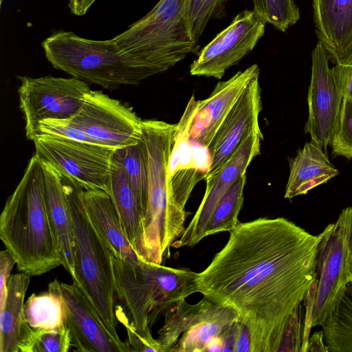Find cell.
<instances>
[{"label": "cell", "instance_id": "cell-1", "mask_svg": "<svg viewBox=\"0 0 352 352\" xmlns=\"http://www.w3.org/2000/svg\"><path fill=\"white\" fill-rule=\"evenodd\" d=\"M196 278L197 292L236 311L251 352H278L289 320L316 280L320 234L283 218L240 223Z\"/></svg>", "mask_w": 352, "mask_h": 352}, {"label": "cell", "instance_id": "cell-2", "mask_svg": "<svg viewBox=\"0 0 352 352\" xmlns=\"http://www.w3.org/2000/svg\"><path fill=\"white\" fill-rule=\"evenodd\" d=\"M0 239L18 270L30 276L61 265L45 205L43 166L35 154L6 202L0 217Z\"/></svg>", "mask_w": 352, "mask_h": 352}, {"label": "cell", "instance_id": "cell-3", "mask_svg": "<svg viewBox=\"0 0 352 352\" xmlns=\"http://www.w3.org/2000/svg\"><path fill=\"white\" fill-rule=\"evenodd\" d=\"M177 124L142 120V140L148 163V201L140 257L162 264L185 230L187 213L175 201L168 182V165Z\"/></svg>", "mask_w": 352, "mask_h": 352}, {"label": "cell", "instance_id": "cell-4", "mask_svg": "<svg viewBox=\"0 0 352 352\" xmlns=\"http://www.w3.org/2000/svg\"><path fill=\"white\" fill-rule=\"evenodd\" d=\"M111 252L118 305L140 335L154 340L153 324L161 313L197 292V273L142 258L131 261Z\"/></svg>", "mask_w": 352, "mask_h": 352}, {"label": "cell", "instance_id": "cell-5", "mask_svg": "<svg viewBox=\"0 0 352 352\" xmlns=\"http://www.w3.org/2000/svg\"><path fill=\"white\" fill-rule=\"evenodd\" d=\"M41 46L55 69L105 89L137 85L155 75L145 64L121 50L113 38L91 40L59 30L45 38Z\"/></svg>", "mask_w": 352, "mask_h": 352}, {"label": "cell", "instance_id": "cell-6", "mask_svg": "<svg viewBox=\"0 0 352 352\" xmlns=\"http://www.w3.org/2000/svg\"><path fill=\"white\" fill-rule=\"evenodd\" d=\"M60 175L75 236L73 283L90 301L113 337L122 342L117 333V296L111 252L86 212L80 195L81 186L73 179Z\"/></svg>", "mask_w": 352, "mask_h": 352}, {"label": "cell", "instance_id": "cell-7", "mask_svg": "<svg viewBox=\"0 0 352 352\" xmlns=\"http://www.w3.org/2000/svg\"><path fill=\"white\" fill-rule=\"evenodd\" d=\"M190 0H160L144 16L112 38L121 50L164 72L197 50L190 34Z\"/></svg>", "mask_w": 352, "mask_h": 352}, {"label": "cell", "instance_id": "cell-8", "mask_svg": "<svg viewBox=\"0 0 352 352\" xmlns=\"http://www.w3.org/2000/svg\"><path fill=\"white\" fill-rule=\"evenodd\" d=\"M239 320L235 310L206 297L196 304L184 299L164 312L157 340L163 352L226 351L228 338Z\"/></svg>", "mask_w": 352, "mask_h": 352}, {"label": "cell", "instance_id": "cell-9", "mask_svg": "<svg viewBox=\"0 0 352 352\" xmlns=\"http://www.w3.org/2000/svg\"><path fill=\"white\" fill-rule=\"evenodd\" d=\"M17 78L21 81L18 93L25 122V135L33 142L38 136L41 121L71 119L78 113L91 91L86 82L74 77Z\"/></svg>", "mask_w": 352, "mask_h": 352}, {"label": "cell", "instance_id": "cell-10", "mask_svg": "<svg viewBox=\"0 0 352 352\" xmlns=\"http://www.w3.org/2000/svg\"><path fill=\"white\" fill-rule=\"evenodd\" d=\"M35 155L86 190L109 193L112 155L116 149L102 145L40 135Z\"/></svg>", "mask_w": 352, "mask_h": 352}, {"label": "cell", "instance_id": "cell-11", "mask_svg": "<svg viewBox=\"0 0 352 352\" xmlns=\"http://www.w3.org/2000/svg\"><path fill=\"white\" fill-rule=\"evenodd\" d=\"M351 216V207L343 209L336 221L319 234L312 327L321 326L328 319L348 286L347 239Z\"/></svg>", "mask_w": 352, "mask_h": 352}, {"label": "cell", "instance_id": "cell-12", "mask_svg": "<svg viewBox=\"0 0 352 352\" xmlns=\"http://www.w3.org/2000/svg\"><path fill=\"white\" fill-rule=\"evenodd\" d=\"M65 121L97 144L113 149L135 144L142 135V120L133 108L101 91L91 90L78 113Z\"/></svg>", "mask_w": 352, "mask_h": 352}, {"label": "cell", "instance_id": "cell-13", "mask_svg": "<svg viewBox=\"0 0 352 352\" xmlns=\"http://www.w3.org/2000/svg\"><path fill=\"white\" fill-rule=\"evenodd\" d=\"M266 23L254 10L239 13L200 51L190 67V75L221 79L227 69L252 51L263 36Z\"/></svg>", "mask_w": 352, "mask_h": 352}, {"label": "cell", "instance_id": "cell-14", "mask_svg": "<svg viewBox=\"0 0 352 352\" xmlns=\"http://www.w3.org/2000/svg\"><path fill=\"white\" fill-rule=\"evenodd\" d=\"M311 74L308 89V119L305 131L312 141L327 149L334 133L343 99L322 45L318 42L311 54Z\"/></svg>", "mask_w": 352, "mask_h": 352}, {"label": "cell", "instance_id": "cell-15", "mask_svg": "<svg viewBox=\"0 0 352 352\" xmlns=\"http://www.w3.org/2000/svg\"><path fill=\"white\" fill-rule=\"evenodd\" d=\"M263 133L253 132L239 144L230 158L213 176L206 177L202 201L174 248L193 247L205 237V232L215 207L233 184L245 173L254 157L261 154Z\"/></svg>", "mask_w": 352, "mask_h": 352}, {"label": "cell", "instance_id": "cell-16", "mask_svg": "<svg viewBox=\"0 0 352 352\" xmlns=\"http://www.w3.org/2000/svg\"><path fill=\"white\" fill-rule=\"evenodd\" d=\"M259 74L247 85L217 130L209 147L210 163L205 179L215 175L250 133H262L258 116L262 110Z\"/></svg>", "mask_w": 352, "mask_h": 352}, {"label": "cell", "instance_id": "cell-17", "mask_svg": "<svg viewBox=\"0 0 352 352\" xmlns=\"http://www.w3.org/2000/svg\"><path fill=\"white\" fill-rule=\"evenodd\" d=\"M60 292L72 346L82 352H131L126 342H118L108 330L90 301L73 283L60 282Z\"/></svg>", "mask_w": 352, "mask_h": 352}, {"label": "cell", "instance_id": "cell-18", "mask_svg": "<svg viewBox=\"0 0 352 352\" xmlns=\"http://www.w3.org/2000/svg\"><path fill=\"white\" fill-rule=\"evenodd\" d=\"M260 69L254 64L236 72L226 81H220L208 98L189 100L191 114L188 126V140L192 144L208 148L217 130L232 106L250 81Z\"/></svg>", "mask_w": 352, "mask_h": 352}, {"label": "cell", "instance_id": "cell-19", "mask_svg": "<svg viewBox=\"0 0 352 352\" xmlns=\"http://www.w3.org/2000/svg\"><path fill=\"white\" fill-rule=\"evenodd\" d=\"M315 30L333 64L352 60V0H312Z\"/></svg>", "mask_w": 352, "mask_h": 352}, {"label": "cell", "instance_id": "cell-20", "mask_svg": "<svg viewBox=\"0 0 352 352\" xmlns=\"http://www.w3.org/2000/svg\"><path fill=\"white\" fill-rule=\"evenodd\" d=\"M41 162L43 170L45 205L57 242L61 265L73 277L75 267V236L65 188L60 173L47 162L42 160Z\"/></svg>", "mask_w": 352, "mask_h": 352}, {"label": "cell", "instance_id": "cell-21", "mask_svg": "<svg viewBox=\"0 0 352 352\" xmlns=\"http://www.w3.org/2000/svg\"><path fill=\"white\" fill-rule=\"evenodd\" d=\"M80 195L88 217L111 251L129 261H138L140 257L126 237L120 217L109 193L81 187Z\"/></svg>", "mask_w": 352, "mask_h": 352}, {"label": "cell", "instance_id": "cell-22", "mask_svg": "<svg viewBox=\"0 0 352 352\" xmlns=\"http://www.w3.org/2000/svg\"><path fill=\"white\" fill-rule=\"evenodd\" d=\"M30 278L21 272L9 278L7 298L0 309V352H21L33 330L24 315Z\"/></svg>", "mask_w": 352, "mask_h": 352}, {"label": "cell", "instance_id": "cell-23", "mask_svg": "<svg viewBox=\"0 0 352 352\" xmlns=\"http://www.w3.org/2000/svg\"><path fill=\"white\" fill-rule=\"evenodd\" d=\"M289 175L284 197L292 199L309 190L338 175L323 148L311 140L290 160Z\"/></svg>", "mask_w": 352, "mask_h": 352}, {"label": "cell", "instance_id": "cell-24", "mask_svg": "<svg viewBox=\"0 0 352 352\" xmlns=\"http://www.w3.org/2000/svg\"><path fill=\"white\" fill-rule=\"evenodd\" d=\"M197 165L189 142L187 129L177 124L168 165V182L173 197L183 209L196 184L205 175Z\"/></svg>", "mask_w": 352, "mask_h": 352}, {"label": "cell", "instance_id": "cell-25", "mask_svg": "<svg viewBox=\"0 0 352 352\" xmlns=\"http://www.w3.org/2000/svg\"><path fill=\"white\" fill-rule=\"evenodd\" d=\"M109 193L119 213L126 237L140 257L144 216L124 166L113 157Z\"/></svg>", "mask_w": 352, "mask_h": 352}, {"label": "cell", "instance_id": "cell-26", "mask_svg": "<svg viewBox=\"0 0 352 352\" xmlns=\"http://www.w3.org/2000/svg\"><path fill=\"white\" fill-rule=\"evenodd\" d=\"M25 320L33 330L56 328L65 323V311L56 278L46 292L32 294L24 304Z\"/></svg>", "mask_w": 352, "mask_h": 352}, {"label": "cell", "instance_id": "cell-27", "mask_svg": "<svg viewBox=\"0 0 352 352\" xmlns=\"http://www.w3.org/2000/svg\"><path fill=\"white\" fill-rule=\"evenodd\" d=\"M320 327L328 352H352V283Z\"/></svg>", "mask_w": 352, "mask_h": 352}, {"label": "cell", "instance_id": "cell-28", "mask_svg": "<svg viewBox=\"0 0 352 352\" xmlns=\"http://www.w3.org/2000/svg\"><path fill=\"white\" fill-rule=\"evenodd\" d=\"M112 157L124 166L144 219L148 201V163L142 138L135 144L116 149Z\"/></svg>", "mask_w": 352, "mask_h": 352}, {"label": "cell", "instance_id": "cell-29", "mask_svg": "<svg viewBox=\"0 0 352 352\" xmlns=\"http://www.w3.org/2000/svg\"><path fill=\"white\" fill-rule=\"evenodd\" d=\"M245 173L242 175L220 199L208 223L205 237L222 232H230L239 222L238 215L243 203Z\"/></svg>", "mask_w": 352, "mask_h": 352}, {"label": "cell", "instance_id": "cell-30", "mask_svg": "<svg viewBox=\"0 0 352 352\" xmlns=\"http://www.w3.org/2000/svg\"><path fill=\"white\" fill-rule=\"evenodd\" d=\"M253 10L275 29L286 32L300 19V12L294 0H252Z\"/></svg>", "mask_w": 352, "mask_h": 352}, {"label": "cell", "instance_id": "cell-31", "mask_svg": "<svg viewBox=\"0 0 352 352\" xmlns=\"http://www.w3.org/2000/svg\"><path fill=\"white\" fill-rule=\"evenodd\" d=\"M71 347L70 333L64 323L54 329L32 330L21 352H67Z\"/></svg>", "mask_w": 352, "mask_h": 352}, {"label": "cell", "instance_id": "cell-32", "mask_svg": "<svg viewBox=\"0 0 352 352\" xmlns=\"http://www.w3.org/2000/svg\"><path fill=\"white\" fill-rule=\"evenodd\" d=\"M330 144L335 156L352 159V100L342 99L338 123Z\"/></svg>", "mask_w": 352, "mask_h": 352}, {"label": "cell", "instance_id": "cell-33", "mask_svg": "<svg viewBox=\"0 0 352 352\" xmlns=\"http://www.w3.org/2000/svg\"><path fill=\"white\" fill-rule=\"evenodd\" d=\"M229 0H190L188 26L192 40L197 43L208 21L223 10Z\"/></svg>", "mask_w": 352, "mask_h": 352}, {"label": "cell", "instance_id": "cell-34", "mask_svg": "<svg viewBox=\"0 0 352 352\" xmlns=\"http://www.w3.org/2000/svg\"><path fill=\"white\" fill-rule=\"evenodd\" d=\"M40 135L97 144L84 132L72 126L65 120L50 119L41 121L38 128V135Z\"/></svg>", "mask_w": 352, "mask_h": 352}, {"label": "cell", "instance_id": "cell-35", "mask_svg": "<svg viewBox=\"0 0 352 352\" xmlns=\"http://www.w3.org/2000/svg\"><path fill=\"white\" fill-rule=\"evenodd\" d=\"M304 305H300L292 315L278 351L300 352L304 328Z\"/></svg>", "mask_w": 352, "mask_h": 352}, {"label": "cell", "instance_id": "cell-36", "mask_svg": "<svg viewBox=\"0 0 352 352\" xmlns=\"http://www.w3.org/2000/svg\"><path fill=\"white\" fill-rule=\"evenodd\" d=\"M117 320L122 324L127 332V344L131 352H163V348L157 339L148 340L140 335L133 325L129 321L120 306L116 307Z\"/></svg>", "mask_w": 352, "mask_h": 352}, {"label": "cell", "instance_id": "cell-37", "mask_svg": "<svg viewBox=\"0 0 352 352\" xmlns=\"http://www.w3.org/2000/svg\"><path fill=\"white\" fill-rule=\"evenodd\" d=\"M16 261L8 250L0 253V309L3 307L8 295V283Z\"/></svg>", "mask_w": 352, "mask_h": 352}, {"label": "cell", "instance_id": "cell-38", "mask_svg": "<svg viewBox=\"0 0 352 352\" xmlns=\"http://www.w3.org/2000/svg\"><path fill=\"white\" fill-rule=\"evenodd\" d=\"M331 70L342 91L343 98L352 100V60L346 63L335 64Z\"/></svg>", "mask_w": 352, "mask_h": 352}, {"label": "cell", "instance_id": "cell-39", "mask_svg": "<svg viewBox=\"0 0 352 352\" xmlns=\"http://www.w3.org/2000/svg\"><path fill=\"white\" fill-rule=\"evenodd\" d=\"M328 352L322 331H318L309 338L306 352Z\"/></svg>", "mask_w": 352, "mask_h": 352}, {"label": "cell", "instance_id": "cell-40", "mask_svg": "<svg viewBox=\"0 0 352 352\" xmlns=\"http://www.w3.org/2000/svg\"><path fill=\"white\" fill-rule=\"evenodd\" d=\"M96 0H69L71 12L76 16L84 15Z\"/></svg>", "mask_w": 352, "mask_h": 352}, {"label": "cell", "instance_id": "cell-41", "mask_svg": "<svg viewBox=\"0 0 352 352\" xmlns=\"http://www.w3.org/2000/svg\"><path fill=\"white\" fill-rule=\"evenodd\" d=\"M346 276L349 283H352V216L348 231Z\"/></svg>", "mask_w": 352, "mask_h": 352}, {"label": "cell", "instance_id": "cell-42", "mask_svg": "<svg viewBox=\"0 0 352 352\" xmlns=\"http://www.w3.org/2000/svg\"><path fill=\"white\" fill-rule=\"evenodd\" d=\"M3 0H0V6L2 5Z\"/></svg>", "mask_w": 352, "mask_h": 352}]
</instances>
